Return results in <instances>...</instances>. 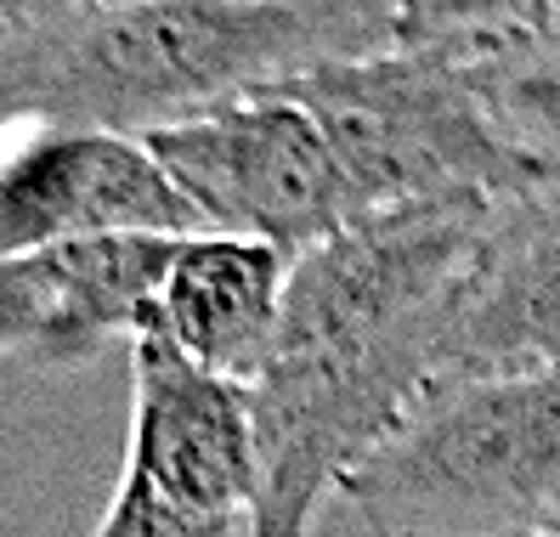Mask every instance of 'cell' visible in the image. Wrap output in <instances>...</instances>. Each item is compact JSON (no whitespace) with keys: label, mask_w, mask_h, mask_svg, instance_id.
Here are the masks:
<instances>
[{"label":"cell","mask_w":560,"mask_h":537,"mask_svg":"<svg viewBox=\"0 0 560 537\" xmlns=\"http://www.w3.org/2000/svg\"><path fill=\"white\" fill-rule=\"evenodd\" d=\"M260 464L244 385L205 374L159 328L130 340L125 469L91 537H255Z\"/></svg>","instance_id":"obj_5"},{"label":"cell","mask_w":560,"mask_h":537,"mask_svg":"<svg viewBox=\"0 0 560 537\" xmlns=\"http://www.w3.org/2000/svg\"><path fill=\"white\" fill-rule=\"evenodd\" d=\"M499 210H402L294 255L272 351L244 385L260 464L255 537H306L323 498H340L447 380L453 317Z\"/></svg>","instance_id":"obj_1"},{"label":"cell","mask_w":560,"mask_h":537,"mask_svg":"<svg viewBox=\"0 0 560 537\" xmlns=\"http://www.w3.org/2000/svg\"><path fill=\"white\" fill-rule=\"evenodd\" d=\"M306 7H317V0H306Z\"/></svg>","instance_id":"obj_16"},{"label":"cell","mask_w":560,"mask_h":537,"mask_svg":"<svg viewBox=\"0 0 560 537\" xmlns=\"http://www.w3.org/2000/svg\"><path fill=\"white\" fill-rule=\"evenodd\" d=\"M119 232H205L137 137L40 130L0 142V266Z\"/></svg>","instance_id":"obj_7"},{"label":"cell","mask_w":560,"mask_h":537,"mask_svg":"<svg viewBox=\"0 0 560 537\" xmlns=\"http://www.w3.org/2000/svg\"><path fill=\"white\" fill-rule=\"evenodd\" d=\"M323 130L357 221L510 205L549 171L510 142L470 80V57L442 46H380L272 80Z\"/></svg>","instance_id":"obj_3"},{"label":"cell","mask_w":560,"mask_h":537,"mask_svg":"<svg viewBox=\"0 0 560 537\" xmlns=\"http://www.w3.org/2000/svg\"><path fill=\"white\" fill-rule=\"evenodd\" d=\"M340 498L369 537L560 532V367L436 380Z\"/></svg>","instance_id":"obj_4"},{"label":"cell","mask_w":560,"mask_h":537,"mask_svg":"<svg viewBox=\"0 0 560 537\" xmlns=\"http://www.w3.org/2000/svg\"><path fill=\"white\" fill-rule=\"evenodd\" d=\"M108 7H137V0H7L18 28L46 23V17H74V12H108Z\"/></svg>","instance_id":"obj_13"},{"label":"cell","mask_w":560,"mask_h":537,"mask_svg":"<svg viewBox=\"0 0 560 537\" xmlns=\"http://www.w3.org/2000/svg\"><path fill=\"white\" fill-rule=\"evenodd\" d=\"M492 537H560L555 526H515V532H492Z\"/></svg>","instance_id":"obj_14"},{"label":"cell","mask_w":560,"mask_h":537,"mask_svg":"<svg viewBox=\"0 0 560 537\" xmlns=\"http://www.w3.org/2000/svg\"><path fill=\"white\" fill-rule=\"evenodd\" d=\"M12 28H18V23H12V12H7V0H0V40H7Z\"/></svg>","instance_id":"obj_15"},{"label":"cell","mask_w":560,"mask_h":537,"mask_svg":"<svg viewBox=\"0 0 560 537\" xmlns=\"http://www.w3.org/2000/svg\"><path fill=\"white\" fill-rule=\"evenodd\" d=\"M515 367H560V176L492 215L447 340V374Z\"/></svg>","instance_id":"obj_9"},{"label":"cell","mask_w":560,"mask_h":537,"mask_svg":"<svg viewBox=\"0 0 560 537\" xmlns=\"http://www.w3.org/2000/svg\"><path fill=\"white\" fill-rule=\"evenodd\" d=\"M470 80L487 96L492 119L510 130V142L560 176V40L470 57Z\"/></svg>","instance_id":"obj_12"},{"label":"cell","mask_w":560,"mask_h":537,"mask_svg":"<svg viewBox=\"0 0 560 537\" xmlns=\"http://www.w3.org/2000/svg\"><path fill=\"white\" fill-rule=\"evenodd\" d=\"M176 238L119 232V238L57 244L0 266V362L35 374H74L108 346H130L153 317L159 278Z\"/></svg>","instance_id":"obj_8"},{"label":"cell","mask_w":560,"mask_h":537,"mask_svg":"<svg viewBox=\"0 0 560 537\" xmlns=\"http://www.w3.org/2000/svg\"><path fill=\"white\" fill-rule=\"evenodd\" d=\"M560 0H397V46H442L458 57H499L549 46Z\"/></svg>","instance_id":"obj_11"},{"label":"cell","mask_w":560,"mask_h":537,"mask_svg":"<svg viewBox=\"0 0 560 537\" xmlns=\"http://www.w3.org/2000/svg\"><path fill=\"white\" fill-rule=\"evenodd\" d=\"M289 266L294 255L260 238L187 232V238H176L171 266L159 278L148 328H159L205 374L249 385V374L272 351Z\"/></svg>","instance_id":"obj_10"},{"label":"cell","mask_w":560,"mask_h":537,"mask_svg":"<svg viewBox=\"0 0 560 537\" xmlns=\"http://www.w3.org/2000/svg\"><path fill=\"white\" fill-rule=\"evenodd\" d=\"M142 148L159 159L205 232L306 255L357 226L317 119L278 85H255L192 119L148 130Z\"/></svg>","instance_id":"obj_6"},{"label":"cell","mask_w":560,"mask_h":537,"mask_svg":"<svg viewBox=\"0 0 560 537\" xmlns=\"http://www.w3.org/2000/svg\"><path fill=\"white\" fill-rule=\"evenodd\" d=\"M397 46V0H137L0 40V142L148 137L328 57Z\"/></svg>","instance_id":"obj_2"}]
</instances>
